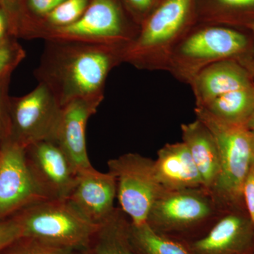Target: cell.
I'll use <instances>...</instances> for the list:
<instances>
[{"instance_id":"cell-12","label":"cell","mask_w":254,"mask_h":254,"mask_svg":"<svg viewBox=\"0 0 254 254\" xmlns=\"http://www.w3.org/2000/svg\"><path fill=\"white\" fill-rule=\"evenodd\" d=\"M184 244L193 254H254V225L246 207L231 209L203 237Z\"/></svg>"},{"instance_id":"cell-11","label":"cell","mask_w":254,"mask_h":254,"mask_svg":"<svg viewBox=\"0 0 254 254\" xmlns=\"http://www.w3.org/2000/svg\"><path fill=\"white\" fill-rule=\"evenodd\" d=\"M28 168L47 199L67 200L77 179L72 160L53 140H43L25 148Z\"/></svg>"},{"instance_id":"cell-10","label":"cell","mask_w":254,"mask_h":254,"mask_svg":"<svg viewBox=\"0 0 254 254\" xmlns=\"http://www.w3.org/2000/svg\"><path fill=\"white\" fill-rule=\"evenodd\" d=\"M24 147L7 138L0 145V220L28 205L48 200L28 168Z\"/></svg>"},{"instance_id":"cell-25","label":"cell","mask_w":254,"mask_h":254,"mask_svg":"<svg viewBox=\"0 0 254 254\" xmlns=\"http://www.w3.org/2000/svg\"><path fill=\"white\" fill-rule=\"evenodd\" d=\"M26 58V52L16 41L9 36L0 43V80L11 75L13 71Z\"/></svg>"},{"instance_id":"cell-30","label":"cell","mask_w":254,"mask_h":254,"mask_svg":"<svg viewBox=\"0 0 254 254\" xmlns=\"http://www.w3.org/2000/svg\"><path fill=\"white\" fill-rule=\"evenodd\" d=\"M11 36L9 33V21L4 11L0 9V43Z\"/></svg>"},{"instance_id":"cell-27","label":"cell","mask_w":254,"mask_h":254,"mask_svg":"<svg viewBox=\"0 0 254 254\" xmlns=\"http://www.w3.org/2000/svg\"><path fill=\"white\" fill-rule=\"evenodd\" d=\"M21 237V226L13 217L0 220V252Z\"/></svg>"},{"instance_id":"cell-4","label":"cell","mask_w":254,"mask_h":254,"mask_svg":"<svg viewBox=\"0 0 254 254\" xmlns=\"http://www.w3.org/2000/svg\"><path fill=\"white\" fill-rule=\"evenodd\" d=\"M225 212L204 187L165 190L150 209L146 223L158 235L188 243L205 235Z\"/></svg>"},{"instance_id":"cell-23","label":"cell","mask_w":254,"mask_h":254,"mask_svg":"<svg viewBox=\"0 0 254 254\" xmlns=\"http://www.w3.org/2000/svg\"><path fill=\"white\" fill-rule=\"evenodd\" d=\"M0 254H87L86 251L60 247L22 236L0 252Z\"/></svg>"},{"instance_id":"cell-21","label":"cell","mask_w":254,"mask_h":254,"mask_svg":"<svg viewBox=\"0 0 254 254\" xmlns=\"http://www.w3.org/2000/svg\"><path fill=\"white\" fill-rule=\"evenodd\" d=\"M90 0H64L46 16L32 21L26 40L37 39L43 32L68 26L86 11Z\"/></svg>"},{"instance_id":"cell-32","label":"cell","mask_w":254,"mask_h":254,"mask_svg":"<svg viewBox=\"0 0 254 254\" xmlns=\"http://www.w3.org/2000/svg\"><path fill=\"white\" fill-rule=\"evenodd\" d=\"M251 151H252V164L254 167V132L252 131L251 136Z\"/></svg>"},{"instance_id":"cell-19","label":"cell","mask_w":254,"mask_h":254,"mask_svg":"<svg viewBox=\"0 0 254 254\" xmlns=\"http://www.w3.org/2000/svg\"><path fill=\"white\" fill-rule=\"evenodd\" d=\"M121 208L100 225L86 250L87 254H139L128 238L130 220Z\"/></svg>"},{"instance_id":"cell-3","label":"cell","mask_w":254,"mask_h":254,"mask_svg":"<svg viewBox=\"0 0 254 254\" xmlns=\"http://www.w3.org/2000/svg\"><path fill=\"white\" fill-rule=\"evenodd\" d=\"M195 0H163L125 46L124 63L148 71H167L175 47L193 27Z\"/></svg>"},{"instance_id":"cell-28","label":"cell","mask_w":254,"mask_h":254,"mask_svg":"<svg viewBox=\"0 0 254 254\" xmlns=\"http://www.w3.org/2000/svg\"><path fill=\"white\" fill-rule=\"evenodd\" d=\"M64 1V0H25L26 12L27 14L28 12L31 14L29 28L32 21L46 16Z\"/></svg>"},{"instance_id":"cell-16","label":"cell","mask_w":254,"mask_h":254,"mask_svg":"<svg viewBox=\"0 0 254 254\" xmlns=\"http://www.w3.org/2000/svg\"><path fill=\"white\" fill-rule=\"evenodd\" d=\"M154 160L155 175L164 190L204 187L199 171L183 141L167 143L158 150Z\"/></svg>"},{"instance_id":"cell-6","label":"cell","mask_w":254,"mask_h":254,"mask_svg":"<svg viewBox=\"0 0 254 254\" xmlns=\"http://www.w3.org/2000/svg\"><path fill=\"white\" fill-rule=\"evenodd\" d=\"M12 217L21 226L22 236L83 251L87 250L99 227L83 217L67 200H41Z\"/></svg>"},{"instance_id":"cell-24","label":"cell","mask_w":254,"mask_h":254,"mask_svg":"<svg viewBox=\"0 0 254 254\" xmlns=\"http://www.w3.org/2000/svg\"><path fill=\"white\" fill-rule=\"evenodd\" d=\"M0 9L7 16L10 35L16 38H23L30 22L24 1L0 0Z\"/></svg>"},{"instance_id":"cell-13","label":"cell","mask_w":254,"mask_h":254,"mask_svg":"<svg viewBox=\"0 0 254 254\" xmlns=\"http://www.w3.org/2000/svg\"><path fill=\"white\" fill-rule=\"evenodd\" d=\"M118 195L116 177L100 173L93 166L79 170L67 200L92 223L100 226L115 212Z\"/></svg>"},{"instance_id":"cell-7","label":"cell","mask_w":254,"mask_h":254,"mask_svg":"<svg viewBox=\"0 0 254 254\" xmlns=\"http://www.w3.org/2000/svg\"><path fill=\"white\" fill-rule=\"evenodd\" d=\"M139 26H132L118 0H90L81 17L74 23L42 33L44 41L82 42L105 45H127L135 39Z\"/></svg>"},{"instance_id":"cell-29","label":"cell","mask_w":254,"mask_h":254,"mask_svg":"<svg viewBox=\"0 0 254 254\" xmlns=\"http://www.w3.org/2000/svg\"><path fill=\"white\" fill-rule=\"evenodd\" d=\"M127 8L136 18L138 26L154 10L157 0H123Z\"/></svg>"},{"instance_id":"cell-17","label":"cell","mask_w":254,"mask_h":254,"mask_svg":"<svg viewBox=\"0 0 254 254\" xmlns=\"http://www.w3.org/2000/svg\"><path fill=\"white\" fill-rule=\"evenodd\" d=\"M182 141L186 144L198 168L203 186L211 190L220 173L218 143L210 129L196 118L181 125Z\"/></svg>"},{"instance_id":"cell-20","label":"cell","mask_w":254,"mask_h":254,"mask_svg":"<svg viewBox=\"0 0 254 254\" xmlns=\"http://www.w3.org/2000/svg\"><path fill=\"white\" fill-rule=\"evenodd\" d=\"M128 235L139 254H193L185 244L158 235L146 222L135 225L130 221Z\"/></svg>"},{"instance_id":"cell-2","label":"cell","mask_w":254,"mask_h":254,"mask_svg":"<svg viewBox=\"0 0 254 254\" xmlns=\"http://www.w3.org/2000/svg\"><path fill=\"white\" fill-rule=\"evenodd\" d=\"M252 50L250 30L223 25L193 26L175 47L167 71L190 85L201 70L222 60H236L247 68Z\"/></svg>"},{"instance_id":"cell-26","label":"cell","mask_w":254,"mask_h":254,"mask_svg":"<svg viewBox=\"0 0 254 254\" xmlns=\"http://www.w3.org/2000/svg\"><path fill=\"white\" fill-rule=\"evenodd\" d=\"M11 75L0 80V145L9 138V118L8 94Z\"/></svg>"},{"instance_id":"cell-9","label":"cell","mask_w":254,"mask_h":254,"mask_svg":"<svg viewBox=\"0 0 254 254\" xmlns=\"http://www.w3.org/2000/svg\"><path fill=\"white\" fill-rule=\"evenodd\" d=\"M62 106L48 87L38 83L21 97H9V139L24 148L52 140L61 115Z\"/></svg>"},{"instance_id":"cell-15","label":"cell","mask_w":254,"mask_h":254,"mask_svg":"<svg viewBox=\"0 0 254 254\" xmlns=\"http://www.w3.org/2000/svg\"><path fill=\"white\" fill-rule=\"evenodd\" d=\"M254 84V79L247 68L236 60H227L203 68L190 86L195 107H200L220 95Z\"/></svg>"},{"instance_id":"cell-14","label":"cell","mask_w":254,"mask_h":254,"mask_svg":"<svg viewBox=\"0 0 254 254\" xmlns=\"http://www.w3.org/2000/svg\"><path fill=\"white\" fill-rule=\"evenodd\" d=\"M99 100H73L62 108L53 141L72 160L78 171L92 166L87 153L86 130L88 120L96 113Z\"/></svg>"},{"instance_id":"cell-1","label":"cell","mask_w":254,"mask_h":254,"mask_svg":"<svg viewBox=\"0 0 254 254\" xmlns=\"http://www.w3.org/2000/svg\"><path fill=\"white\" fill-rule=\"evenodd\" d=\"M126 46L45 41L34 76L62 108L78 99L103 102L107 79L114 68L124 63Z\"/></svg>"},{"instance_id":"cell-31","label":"cell","mask_w":254,"mask_h":254,"mask_svg":"<svg viewBox=\"0 0 254 254\" xmlns=\"http://www.w3.org/2000/svg\"><path fill=\"white\" fill-rule=\"evenodd\" d=\"M247 29L250 30L252 36H253V50H252V57H251L250 61L248 64L247 68L250 71L251 75H252V77L254 79V21L251 23L248 28H247Z\"/></svg>"},{"instance_id":"cell-22","label":"cell","mask_w":254,"mask_h":254,"mask_svg":"<svg viewBox=\"0 0 254 254\" xmlns=\"http://www.w3.org/2000/svg\"><path fill=\"white\" fill-rule=\"evenodd\" d=\"M215 14L208 24L222 25L247 29L254 21V0H212Z\"/></svg>"},{"instance_id":"cell-8","label":"cell","mask_w":254,"mask_h":254,"mask_svg":"<svg viewBox=\"0 0 254 254\" xmlns=\"http://www.w3.org/2000/svg\"><path fill=\"white\" fill-rule=\"evenodd\" d=\"M108 166L116 177L121 210L135 225L146 222L155 200L165 191L155 175V160L128 153L111 159Z\"/></svg>"},{"instance_id":"cell-5","label":"cell","mask_w":254,"mask_h":254,"mask_svg":"<svg viewBox=\"0 0 254 254\" xmlns=\"http://www.w3.org/2000/svg\"><path fill=\"white\" fill-rule=\"evenodd\" d=\"M196 118L204 123L215 136L220 153V173L210 190L222 210L245 207L243 190L252 168L251 136L246 126H233L215 120L195 107Z\"/></svg>"},{"instance_id":"cell-33","label":"cell","mask_w":254,"mask_h":254,"mask_svg":"<svg viewBox=\"0 0 254 254\" xmlns=\"http://www.w3.org/2000/svg\"><path fill=\"white\" fill-rule=\"evenodd\" d=\"M247 127L250 131L254 132V113L250 121L247 123Z\"/></svg>"},{"instance_id":"cell-18","label":"cell","mask_w":254,"mask_h":254,"mask_svg":"<svg viewBox=\"0 0 254 254\" xmlns=\"http://www.w3.org/2000/svg\"><path fill=\"white\" fill-rule=\"evenodd\" d=\"M197 108L222 123L247 127L254 113V84L229 92Z\"/></svg>"}]
</instances>
